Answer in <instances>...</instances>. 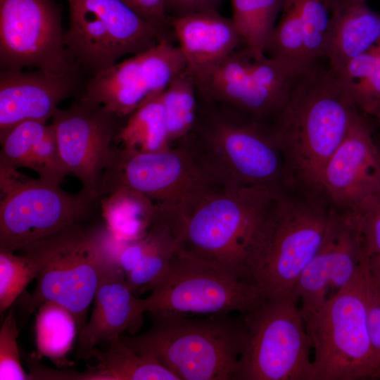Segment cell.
Here are the masks:
<instances>
[{"instance_id": "obj_27", "label": "cell", "mask_w": 380, "mask_h": 380, "mask_svg": "<svg viewBox=\"0 0 380 380\" xmlns=\"http://www.w3.org/2000/svg\"><path fill=\"white\" fill-rule=\"evenodd\" d=\"M232 20L244 48L255 58L265 56V49L281 12L284 0H231Z\"/></svg>"}, {"instance_id": "obj_18", "label": "cell", "mask_w": 380, "mask_h": 380, "mask_svg": "<svg viewBox=\"0 0 380 380\" xmlns=\"http://www.w3.org/2000/svg\"><path fill=\"white\" fill-rule=\"evenodd\" d=\"M82 72L77 65L61 72L1 70L0 138L25 121L46 123L78 90Z\"/></svg>"}, {"instance_id": "obj_34", "label": "cell", "mask_w": 380, "mask_h": 380, "mask_svg": "<svg viewBox=\"0 0 380 380\" xmlns=\"http://www.w3.org/2000/svg\"><path fill=\"white\" fill-rule=\"evenodd\" d=\"M357 110L369 119L380 104V41L373 66L365 81L350 94Z\"/></svg>"}, {"instance_id": "obj_32", "label": "cell", "mask_w": 380, "mask_h": 380, "mask_svg": "<svg viewBox=\"0 0 380 380\" xmlns=\"http://www.w3.org/2000/svg\"><path fill=\"white\" fill-rule=\"evenodd\" d=\"M349 213L360 232L367 256L380 255V192Z\"/></svg>"}, {"instance_id": "obj_36", "label": "cell", "mask_w": 380, "mask_h": 380, "mask_svg": "<svg viewBox=\"0 0 380 380\" xmlns=\"http://www.w3.org/2000/svg\"><path fill=\"white\" fill-rule=\"evenodd\" d=\"M223 0H166V11L170 18L193 13L217 10Z\"/></svg>"}, {"instance_id": "obj_4", "label": "cell", "mask_w": 380, "mask_h": 380, "mask_svg": "<svg viewBox=\"0 0 380 380\" xmlns=\"http://www.w3.org/2000/svg\"><path fill=\"white\" fill-rule=\"evenodd\" d=\"M148 314L152 323L146 331L120 336L129 348L154 358L179 380H235L246 339L243 315Z\"/></svg>"}, {"instance_id": "obj_5", "label": "cell", "mask_w": 380, "mask_h": 380, "mask_svg": "<svg viewBox=\"0 0 380 380\" xmlns=\"http://www.w3.org/2000/svg\"><path fill=\"white\" fill-rule=\"evenodd\" d=\"M185 141L220 185L291 188L281 148L270 126L223 110L198 106Z\"/></svg>"}, {"instance_id": "obj_7", "label": "cell", "mask_w": 380, "mask_h": 380, "mask_svg": "<svg viewBox=\"0 0 380 380\" xmlns=\"http://www.w3.org/2000/svg\"><path fill=\"white\" fill-rule=\"evenodd\" d=\"M305 322L314 350L310 380L380 377L366 322L362 263L355 276Z\"/></svg>"}, {"instance_id": "obj_14", "label": "cell", "mask_w": 380, "mask_h": 380, "mask_svg": "<svg viewBox=\"0 0 380 380\" xmlns=\"http://www.w3.org/2000/svg\"><path fill=\"white\" fill-rule=\"evenodd\" d=\"M61 11L51 0H0L1 70L31 67L66 71L75 65L66 51Z\"/></svg>"}, {"instance_id": "obj_15", "label": "cell", "mask_w": 380, "mask_h": 380, "mask_svg": "<svg viewBox=\"0 0 380 380\" xmlns=\"http://www.w3.org/2000/svg\"><path fill=\"white\" fill-rule=\"evenodd\" d=\"M186 69L179 46L165 38L153 47L91 76L80 99L99 104L123 118L163 91Z\"/></svg>"}, {"instance_id": "obj_28", "label": "cell", "mask_w": 380, "mask_h": 380, "mask_svg": "<svg viewBox=\"0 0 380 380\" xmlns=\"http://www.w3.org/2000/svg\"><path fill=\"white\" fill-rule=\"evenodd\" d=\"M197 86L186 69L162 92L165 120L171 145L185 139L197 120L198 103Z\"/></svg>"}, {"instance_id": "obj_31", "label": "cell", "mask_w": 380, "mask_h": 380, "mask_svg": "<svg viewBox=\"0 0 380 380\" xmlns=\"http://www.w3.org/2000/svg\"><path fill=\"white\" fill-rule=\"evenodd\" d=\"M15 310L11 309L0 329V380H31L21 363Z\"/></svg>"}, {"instance_id": "obj_9", "label": "cell", "mask_w": 380, "mask_h": 380, "mask_svg": "<svg viewBox=\"0 0 380 380\" xmlns=\"http://www.w3.org/2000/svg\"><path fill=\"white\" fill-rule=\"evenodd\" d=\"M66 1V51L71 61L91 76L126 55L138 54L169 38L121 0Z\"/></svg>"}, {"instance_id": "obj_1", "label": "cell", "mask_w": 380, "mask_h": 380, "mask_svg": "<svg viewBox=\"0 0 380 380\" xmlns=\"http://www.w3.org/2000/svg\"><path fill=\"white\" fill-rule=\"evenodd\" d=\"M285 191L220 186L184 204L167 205L179 248L235 277L251 281L250 262Z\"/></svg>"}, {"instance_id": "obj_24", "label": "cell", "mask_w": 380, "mask_h": 380, "mask_svg": "<svg viewBox=\"0 0 380 380\" xmlns=\"http://www.w3.org/2000/svg\"><path fill=\"white\" fill-rule=\"evenodd\" d=\"M107 350L93 349L89 357L98 363L84 372L67 371L66 380H179L154 358L135 352L120 338L110 342Z\"/></svg>"}, {"instance_id": "obj_3", "label": "cell", "mask_w": 380, "mask_h": 380, "mask_svg": "<svg viewBox=\"0 0 380 380\" xmlns=\"http://www.w3.org/2000/svg\"><path fill=\"white\" fill-rule=\"evenodd\" d=\"M87 224L70 225L21 249L32 253L40 265L34 291L15 302L23 319L52 302L72 314L78 334L84 327L103 271L116 258L120 243L105 223Z\"/></svg>"}, {"instance_id": "obj_17", "label": "cell", "mask_w": 380, "mask_h": 380, "mask_svg": "<svg viewBox=\"0 0 380 380\" xmlns=\"http://www.w3.org/2000/svg\"><path fill=\"white\" fill-rule=\"evenodd\" d=\"M319 189L341 212L351 211L380 192V154L374 124L357 109L343 141L322 170Z\"/></svg>"}, {"instance_id": "obj_26", "label": "cell", "mask_w": 380, "mask_h": 380, "mask_svg": "<svg viewBox=\"0 0 380 380\" xmlns=\"http://www.w3.org/2000/svg\"><path fill=\"white\" fill-rule=\"evenodd\" d=\"M162 92L149 98L127 117L116 137L122 148L143 152H156L172 146L165 120Z\"/></svg>"}, {"instance_id": "obj_30", "label": "cell", "mask_w": 380, "mask_h": 380, "mask_svg": "<svg viewBox=\"0 0 380 380\" xmlns=\"http://www.w3.org/2000/svg\"><path fill=\"white\" fill-rule=\"evenodd\" d=\"M23 254L0 251V312L4 313L25 292L36 278L39 262L30 252Z\"/></svg>"}, {"instance_id": "obj_13", "label": "cell", "mask_w": 380, "mask_h": 380, "mask_svg": "<svg viewBox=\"0 0 380 380\" xmlns=\"http://www.w3.org/2000/svg\"><path fill=\"white\" fill-rule=\"evenodd\" d=\"M300 70L265 56L236 50L196 84L207 104L270 125L283 108Z\"/></svg>"}, {"instance_id": "obj_38", "label": "cell", "mask_w": 380, "mask_h": 380, "mask_svg": "<svg viewBox=\"0 0 380 380\" xmlns=\"http://www.w3.org/2000/svg\"><path fill=\"white\" fill-rule=\"evenodd\" d=\"M374 124V139L380 154V122H373Z\"/></svg>"}, {"instance_id": "obj_19", "label": "cell", "mask_w": 380, "mask_h": 380, "mask_svg": "<svg viewBox=\"0 0 380 380\" xmlns=\"http://www.w3.org/2000/svg\"><path fill=\"white\" fill-rule=\"evenodd\" d=\"M334 0H284L265 56L296 70L325 59Z\"/></svg>"}, {"instance_id": "obj_39", "label": "cell", "mask_w": 380, "mask_h": 380, "mask_svg": "<svg viewBox=\"0 0 380 380\" xmlns=\"http://www.w3.org/2000/svg\"><path fill=\"white\" fill-rule=\"evenodd\" d=\"M373 122H380V104L378 108L374 113L372 117L370 118Z\"/></svg>"}, {"instance_id": "obj_33", "label": "cell", "mask_w": 380, "mask_h": 380, "mask_svg": "<svg viewBox=\"0 0 380 380\" xmlns=\"http://www.w3.org/2000/svg\"><path fill=\"white\" fill-rule=\"evenodd\" d=\"M365 280L366 322L370 341L380 362V286L367 266V255L362 262Z\"/></svg>"}, {"instance_id": "obj_22", "label": "cell", "mask_w": 380, "mask_h": 380, "mask_svg": "<svg viewBox=\"0 0 380 380\" xmlns=\"http://www.w3.org/2000/svg\"><path fill=\"white\" fill-rule=\"evenodd\" d=\"M179 251L171 225L154 214L144 236L119 246L116 260L129 286L137 295L151 291L160 284Z\"/></svg>"}, {"instance_id": "obj_20", "label": "cell", "mask_w": 380, "mask_h": 380, "mask_svg": "<svg viewBox=\"0 0 380 380\" xmlns=\"http://www.w3.org/2000/svg\"><path fill=\"white\" fill-rule=\"evenodd\" d=\"M94 301L90 318L78 334L79 357L87 358L101 343L136 334L144 323L142 298L129 286L116 258L105 268Z\"/></svg>"}, {"instance_id": "obj_10", "label": "cell", "mask_w": 380, "mask_h": 380, "mask_svg": "<svg viewBox=\"0 0 380 380\" xmlns=\"http://www.w3.org/2000/svg\"><path fill=\"white\" fill-rule=\"evenodd\" d=\"M220 186L191 146L181 141L156 152L113 148L99 194L128 190L156 204L177 206Z\"/></svg>"}, {"instance_id": "obj_23", "label": "cell", "mask_w": 380, "mask_h": 380, "mask_svg": "<svg viewBox=\"0 0 380 380\" xmlns=\"http://www.w3.org/2000/svg\"><path fill=\"white\" fill-rule=\"evenodd\" d=\"M380 41V13L367 0H334L326 59L338 72Z\"/></svg>"}, {"instance_id": "obj_11", "label": "cell", "mask_w": 380, "mask_h": 380, "mask_svg": "<svg viewBox=\"0 0 380 380\" xmlns=\"http://www.w3.org/2000/svg\"><path fill=\"white\" fill-rule=\"evenodd\" d=\"M142 298L146 312L189 316L246 315L266 299L258 286L184 253L180 248L164 279Z\"/></svg>"}, {"instance_id": "obj_16", "label": "cell", "mask_w": 380, "mask_h": 380, "mask_svg": "<svg viewBox=\"0 0 380 380\" xmlns=\"http://www.w3.org/2000/svg\"><path fill=\"white\" fill-rule=\"evenodd\" d=\"M121 118L103 106L79 99L51 118L60 156L68 174L77 177L82 189L101 198L100 185L110 160Z\"/></svg>"}, {"instance_id": "obj_6", "label": "cell", "mask_w": 380, "mask_h": 380, "mask_svg": "<svg viewBox=\"0 0 380 380\" xmlns=\"http://www.w3.org/2000/svg\"><path fill=\"white\" fill-rule=\"evenodd\" d=\"M334 208L320 191L286 190L267 223L248 267V278L266 298L293 294L320 248Z\"/></svg>"}, {"instance_id": "obj_8", "label": "cell", "mask_w": 380, "mask_h": 380, "mask_svg": "<svg viewBox=\"0 0 380 380\" xmlns=\"http://www.w3.org/2000/svg\"><path fill=\"white\" fill-rule=\"evenodd\" d=\"M293 294L243 315L246 339L235 380H310L311 340Z\"/></svg>"}, {"instance_id": "obj_25", "label": "cell", "mask_w": 380, "mask_h": 380, "mask_svg": "<svg viewBox=\"0 0 380 380\" xmlns=\"http://www.w3.org/2000/svg\"><path fill=\"white\" fill-rule=\"evenodd\" d=\"M156 203L131 191L118 190L101 198V213L108 229L125 243L144 236L150 227Z\"/></svg>"}, {"instance_id": "obj_12", "label": "cell", "mask_w": 380, "mask_h": 380, "mask_svg": "<svg viewBox=\"0 0 380 380\" xmlns=\"http://www.w3.org/2000/svg\"><path fill=\"white\" fill-rule=\"evenodd\" d=\"M0 251L15 252L70 225L89 222L101 212V198L81 190L19 178L0 184Z\"/></svg>"}, {"instance_id": "obj_35", "label": "cell", "mask_w": 380, "mask_h": 380, "mask_svg": "<svg viewBox=\"0 0 380 380\" xmlns=\"http://www.w3.org/2000/svg\"><path fill=\"white\" fill-rule=\"evenodd\" d=\"M146 20L167 34L171 28L166 0H121Z\"/></svg>"}, {"instance_id": "obj_29", "label": "cell", "mask_w": 380, "mask_h": 380, "mask_svg": "<svg viewBox=\"0 0 380 380\" xmlns=\"http://www.w3.org/2000/svg\"><path fill=\"white\" fill-rule=\"evenodd\" d=\"M37 310L35 327L37 350L54 362H60L78 334L75 319L68 310L52 302L43 303Z\"/></svg>"}, {"instance_id": "obj_21", "label": "cell", "mask_w": 380, "mask_h": 380, "mask_svg": "<svg viewBox=\"0 0 380 380\" xmlns=\"http://www.w3.org/2000/svg\"><path fill=\"white\" fill-rule=\"evenodd\" d=\"M170 26L196 84L202 81L242 42L232 20L217 10L170 18Z\"/></svg>"}, {"instance_id": "obj_2", "label": "cell", "mask_w": 380, "mask_h": 380, "mask_svg": "<svg viewBox=\"0 0 380 380\" xmlns=\"http://www.w3.org/2000/svg\"><path fill=\"white\" fill-rule=\"evenodd\" d=\"M356 109L326 58L297 73L270 125L292 186L320 191L322 170L343 141Z\"/></svg>"}, {"instance_id": "obj_37", "label": "cell", "mask_w": 380, "mask_h": 380, "mask_svg": "<svg viewBox=\"0 0 380 380\" xmlns=\"http://www.w3.org/2000/svg\"><path fill=\"white\" fill-rule=\"evenodd\" d=\"M367 266L370 274L380 286V255L367 256Z\"/></svg>"}]
</instances>
